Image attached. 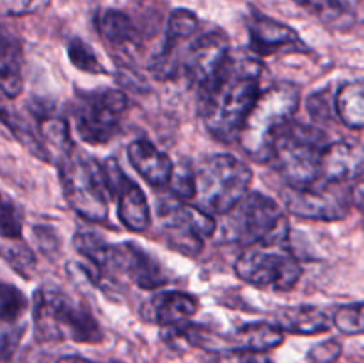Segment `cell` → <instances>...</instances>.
Instances as JSON below:
<instances>
[{
    "label": "cell",
    "instance_id": "11",
    "mask_svg": "<svg viewBox=\"0 0 364 363\" xmlns=\"http://www.w3.org/2000/svg\"><path fill=\"white\" fill-rule=\"evenodd\" d=\"M160 224L169 244L183 253H199L206 238L215 233V219L199 209L181 201H167L160 205Z\"/></svg>",
    "mask_w": 364,
    "mask_h": 363
},
{
    "label": "cell",
    "instance_id": "14",
    "mask_svg": "<svg viewBox=\"0 0 364 363\" xmlns=\"http://www.w3.org/2000/svg\"><path fill=\"white\" fill-rule=\"evenodd\" d=\"M230 41L223 32H206L199 36L185 52L181 71L192 84L205 89L230 60Z\"/></svg>",
    "mask_w": 364,
    "mask_h": 363
},
{
    "label": "cell",
    "instance_id": "6",
    "mask_svg": "<svg viewBox=\"0 0 364 363\" xmlns=\"http://www.w3.org/2000/svg\"><path fill=\"white\" fill-rule=\"evenodd\" d=\"M329 137L318 127L291 121L274 146V162L288 185H309L322 178L323 152Z\"/></svg>",
    "mask_w": 364,
    "mask_h": 363
},
{
    "label": "cell",
    "instance_id": "13",
    "mask_svg": "<svg viewBox=\"0 0 364 363\" xmlns=\"http://www.w3.org/2000/svg\"><path fill=\"white\" fill-rule=\"evenodd\" d=\"M103 273L123 274L132 283L144 290H151L167 283V274L164 267L146 249L132 242L109 246Z\"/></svg>",
    "mask_w": 364,
    "mask_h": 363
},
{
    "label": "cell",
    "instance_id": "36",
    "mask_svg": "<svg viewBox=\"0 0 364 363\" xmlns=\"http://www.w3.org/2000/svg\"><path fill=\"white\" fill-rule=\"evenodd\" d=\"M341 354V344L338 340H326L322 344L315 345L309 351V363H333Z\"/></svg>",
    "mask_w": 364,
    "mask_h": 363
},
{
    "label": "cell",
    "instance_id": "35",
    "mask_svg": "<svg viewBox=\"0 0 364 363\" xmlns=\"http://www.w3.org/2000/svg\"><path fill=\"white\" fill-rule=\"evenodd\" d=\"M50 0H0L2 11L7 16H21L43 9Z\"/></svg>",
    "mask_w": 364,
    "mask_h": 363
},
{
    "label": "cell",
    "instance_id": "20",
    "mask_svg": "<svg viewBox=\"0 0 364 363\" xmlns=\"http://www.w3.org/2000/svg\"><path fill=\"white\" fill-rule=\"evenodd\" d=\"M0 85L7 98H16L23 89V73H21V46L16 38H11L4 32L2 38V60H0Z\"/></svg>",
    "mask_w": 364,
    "mask_h": 363
},
{
    "label": "cell",
    "instance_id": "28",
    "mask_svg": "<svg viewBox=\"0 0 364 363\" xmlns=\"http://www.w3.org/2000/svg\"><path fill=\"white\" fill-rule=\"evenodd\" d=\"M68 56H70V60L78 70L87 71V73H107L103 64L96 57L95 50L82 39H71L70 45H68Z\"/></svg>",
    "mask_w": 364,
    "mask_h": 363
},
{
    "label": "cell",
    "instance_id": "21",
    "mask_svg": "<svg viewBox=\"0 0 364 363\" xmlns=\"http://www.w3.org/2000/svg\"><path fill=\"white\" fill-rule=\"evenodd\" d=\"M334 107L341 123L348 128H364V78L345 82L334 96Z\"/></svg>",
    "mask_w": 364,
    "mask_h": 363
},
{
    "label": "cell",
    "instance_id": "25",
    "mask_svg": "<svg viewBox=\"0 0 364 363\" xmlns=\"http://www.w3.org/2000/svg\"><path fill=\"white\" fill-rule=\"evenodd\" d=\"M199 21L192 11L176 9L171 13L169 21H167V43L176 45L181 39H187L198 31Z\"/></svg>",
    "mask_w": 364,
    "mask_h": 363
},
{
    "label": "cell",
    "instance_id": "24",
    "mask_svg": "<svg viewBox=\"0 0 364 363\" xmlns=\"http://www.w3.org/2000/svg\"><path fill=\"white\" fill-rule=\"evenodd\" d=\"M36 112V110H34ZM38 114V123H39V132L43 135V141L48 142V144L55 146L57 152L60 153V159L64 155H68L70 152H73V142L70 137V128H68L66 121L60 120V117L53 116L50 112H36Z\"/></svg>",
    "mask_w": 364,
    "mask_h": 363
},
{
    "label": "cell",
    "instance_id": "1",
    "mask_svg": "<svg viewBox=\"0 0 364 363\" xmlns=\"http://www.w3.org/2000/svg\"><path fill=\"white\" fill-rule=\"evenodd\" d=\"M262 68L258 59L231 56L220 73L201 89L203 121L213 137L226 142L238 139L262 93Z\"/></svg>",
    "mask_w": 364,
    "mask_h": 363
},
{
    "label": "cell",
    "instance_id": "34",
    "mask_svg": "<svg viewBox=\"0 0 364 363\" xmlns=\"http://www.w3.org/2000/svg\"><path fill=\"white\" fill-rule=\"evenodd\" d=\"M308 109L309 114H311L315 120L326 121L329 120L331 114H333V109H336V107H334V100L331 98V93L327 91V89H323V91H318L315 93V95L309 96Z\"/></svg>",
    "mask_w": 364,
    "mask_h": 363
},
{
    "label": "cell",
    "instance_id": "27",
    "mask_svg": "<svg viewBox=\"0 0 364 363\" xmlns=\"http://www.w3.org/2000/svg\"><path fill=\"white\" fill-rule=\"evenodd\" d=\"M323 21H338L350 13L352 0H295Z\"/></svg>",
    "mask_w": 364,
    "mask_h": 363
},
{
    "label": "cell",
    "instance_id": "7",
    "mask_svg": "<svg viewBox=\"0 0 364 363\" xmlns=\"http://www.w3.org/2000/svg\"><path fill=\"white\" fill-rule=\"evenodd\" d=\"M59 174L66 201L75 212L92 223L109 216V185L102 164L80 153H68L59 159Z\"/></svg>",
    "mask_w": 364,
    "mask_h": 363
},
{
    "label": "cell",
    "instance_id": "15",
    "mask_svg": "<svg viewBox=\"0 0 364 363\" xmlns=\"http://www.w3.org/2000/svg\"><path fill=\"white\" fill-rule=\"evenodd\" d=\"M364 177V144L358 141L329 142L322 159V178L333 184H345Z\"/></svg>",
    "mask_w": 364,
    "mask_h": 363
},
{
    "label": "cell",
    "instance_id": "33",
    "mask_svg": "<svg viewBox=\"0 0 364 363\" xmlns=\"http://www.w3.org/2000/svg\"><path fill=\"white\" fill-rule=\"evenodd\" d=\"M2 237L20 238L21 237V212L9 198H4L2 206Z\"/></svg>",
    "mask_w": 364,
    "mask_h": 363
},
{
    "label": "cell",
    "instance_id": "32",
    "mask_svg": "<svg viewBox=\"0 0 364 363\" xmlns=\"http://www.w3.org/2000/svg\"><path fill=\"white\" fill-rule=\"evenodd\" d=\"M210 363H272L265 352L247 351V349H228L219 351Z\"/></svg>",
    "mask_w": 364,
    "mask_h": 363
},
{
    "label": "cell",
    "instance_id": "31",
    "mask_svg": "<svg viewBox=\"0 0 364 363\" xmlns=\"http://www.w3.org/2000/svg\"><path fill=\"white\" fill-rule=\"evenodd\" d=\"M171 191L180 199H191L196 196V173L191 166L174 167L173 178L169 182Z\"/></svg>",
    "mask_w": 364,
    "mask_h": 363
},
{
    "label": "cell",
    "instance_id": "37",
    "mask_svg": "<svg viewBox=\"0 0 364 363\" xmlns=\"http://www.w3.org/2000/svg\"><path fill=\"white\" fill-rule=\"evenodd\" d=\"M350 198H352V203L364 212V180L359 182V184H355L354 187L350 189Z\"/></svg>",
    "mask_w": 364,
    "mask_h": 363
},
{
    "label": "cell",
    "instance_id": "29",
    "mask_svg": "<svg viewBox=\"0 0 364 363\" xmlns=\"http://www.w3.org/2000/svg\"><path fill=\"white\" fill-rule=\"evenodd\" d=\"M28 308V301L16 287L9 283H2V292H0V313H2L4 324L14 322L20 319Z\"/></svg>",
    "mask_w": 364,
    "mask_h": 363
},
{
    "label": "cell",
    "instance_id": "30",
    "mask_svg": "<svg viewBox=\"0 0 364 363\" xmlns=\"http://www.w3.org/2000/svg\"><path fill=\"white\" fill-rule=\"evenodd\" d=\"M4 258L13 265L14 270L21 274V276H32L36 269V258L32 255L31 249L25 244H14V238H7L4 241Z\"/></svg>",
    "mask_w": 364,
    "mask_h": 363
},
{
    "label": "cell",
    "instance_id": "26",
    "mask_svg": "<svg viewBox=\"0 0 364 363\" xmlns=\"http://www.w3.org/2000/svg\"><path fill=\"white\" fill-rule=\"evenodd\" d=\"M333 322L345 335H364V301L340 306L334 312Z\"/></svg>",
    "mask_w": 364,
    "mask_h": 363
},
{
    "label": "cell",
    "instance_id": "5",
    "mask_svg": "<svg viewBox=\"0 0 364 363\" xmlns=\"http://www.w3.org/2000/svg\"><path fill=\"white\" fill-rule=\"evenodd\" d=\"M252 173L242 160L217 153L203 160L196 171L198 206L210 216H226L249 194Z\"/></svg>",
    "mask_w": 364,
    "mask_h": 363
},
{
    "label": "cell",
    "instance_id": "8",
    "mask_svg": "<svg viewBox=\"0 0 364 363\" xmlns=\"http://www.w3.org/2000/svg\"><path fill=\"white\" fill-rule=\"evenodd\" d=\"M238 276L249 285L270 290H290L302 276L297 256L284 244H259L247 248L235 263Z\"/></svg>",
    "mask_w": 364,
    "mask_h": 363
},
{
    "label": "cell",
    "instance_id": "10",
    "mask_svg": "<svg viewBox=\"0 0 364 363\" xmlns=\"http://www.w3.org/2000/svg\"><path fill=\"white\" fill-rule=\"evenodd\" d=\"M283 203L291 214L304 219L340 221L350 210V191L341 184L315 182L309 185H288L283 191Z\"/></svg>",
    "mask_w": 364,
    "mask_h": 363
},
{
    "label": "cell",
    "instance_id": "9",
    "mask_svg": "<svg viewBox=\"0 0 364 363\" xmlns=\"http://www.w3.org/2000/svg\"><path fill=\"white\" fill-rule=\"evenodd\" d=\"M128 100L117 89H100L78 96L73 110L75 130L89 144H105L119 132Z\"/></svg>",
    "mask_w": 364,
    "mask_h": 363
},
{
    "label": "cell",
    "instance_id": "4",
    "mask_svg": "<svg viewBox=\"0 0 364 363\" xmlns=\"http://www.w3.org/2000/svg\"><path fill=\"white\" fill-rule=\"evenodd\" d=\"M220 238L244 248L284 244L288 238V221L283 209L272 198L262 192H249L224 216Z\"/></svg>",
    "mask_w": 364,
    "mask_h": 363
},
{
    "label": "cell",
    "instance_id": "17",
    "mask_svg": "<svg viewBox=\"0 0 364 363\" xmlns=\"http://www.w3.org/2000/svg\"><path fill=\"white\" fill-rule=\"evenodd\" d=\"M249 38H251V48L258 56H270L279 50L302 46L301 36L290 25L281 23L259 13H255L249 20Z\"/></svg>",
    "mask_w": 364,
    "mask_h": 363
},
{
    "label": "cell",
    "instance_id": "12",
    "mask_svg": "<svg viewBox=\"0 0 364 363\" xmlns=\"http://www.w3.org/2000/svg\"><path fill=\"white\" fill-rule=\"evenodd\" d=\"M102 166L109 192L117 199V216L124 228L135 233L148 230L151 224V212L142 189L123 173L117 160L107 159Z\"/></svg>",
    "mask_w": 364,
    "mask_h": 363
},
{
    "label": "cell",
    "instance_id": "22",
    "mask_svg": "<svg viewBox=\"0 0 364 363\" xmlns=\"http://www.w3.org/2000/svg\"><path fill=\"white\" fill-rule=\"evenodd\" d=\"M284 335L277 324L249 322L235 335V342L240 349L255 352H267L283 344Z\"/></svg>",
    "mask_w": 364,
    "mask_h": 363
},
{
    "label": "cell",
    "instance_id": "2",
    "mask_svg": "<svg viewBox=\"0 0 364 363\" xmlns=\"http://www.w3.org/2000/svg\"><path fill=\"white\" fill-rule=\"evenodd\" d=\"M301 102V89L281 82L259 93L258 102L242 127L238 141L244 152L256 162H270L277 139L294 121Z\"/></svg>",
    "mask_w": 364,
    "mask_h": 363
},
{
    "label": "cell",
    "instance_id": "3",
    "mask_svg": "<svg viewBox=\"0 0 364 363\" xmlns=\"http://www.w3.org/2000/svg\"><path fill=\"white\" fill-rule=\"evenodd\" d=\"M36 337L41 342L73 340L98 344L102 330L87 306L73 301L68 294L52 288H39L32 305Z\"/></svg>",
    "mask_w": 364,
    "mask_h": 363
},
{
    "label": "cell",
    "instance_id": "23",
    "mask_svg": "<svg viewBox=\"0 0 364 363\" xmlns=\"http://www.w3.org/2000/svg\"><path fill=\"white\" fill-rule=\"evenodd\" d=\"M98 31L114 46H130L137 41L134 21L117 9H107L100 14Z\"/></svg>",
    "mask_w": 364,
    "mask_h": 363
},
{
    "label": "cell",
    "instance_id": "38",
    "mask_svg": "<svg viewBox=\"0 0 364 363\" xmlns=\"http://www.w3.org/2000/svg\"><path fill=\"white\" fill-rule=\"evenodd\" d=\"M57 363H91V362H89V359L80 358V356H64V358H60Z\"/></svg>",
    "mask_w": 364,
    "mask_h": 363
},
{
    "label": "cell",
    "instance_id": "16",
    "mask_svg": "<svg viewBox=\"0 0 364 363\" xmlns=\"http://www.w3.org/2000/svg\"><path fill=\"white\" fill-rule=\"evenodd\" d=\"M198 299L187 292H159L141 306V317L146 322L171 327L191 319L198 312Z\"/></svg>",
    "mask_w": 364,
    "mask_h": 363
},
{
    "label": "cell",
    "instance_id": "19",
    "mask_svg": "<svg viewBox=\"0 0 364 363\" xmlns=\"http://www.w3.org/2000/svg\"><path fill=\"white\" fill-rule=\"evenodd\" d=\"M276 324L294 335H320L329 331L331 319L316 306H288L276 313Z\"/></svg>",
    "mask_w": 364,
    "mask_h": 363
},
{
    "label": "cell",
    "instance_id": "18",
    "mask_svg": "<svg viewBox=\"0 0 364 363\" xmlns=\"http://www.w3.org/2000/svg\"><path fill=\"white\" fill-rule=\"evenodd\" d=\"M128 160L134 169L153 187H164L173 178V160L146 139H137L128 146Z\"/></svg>",
    "mask_w": 364,
    "mask_h": 363
}]
</instances>
